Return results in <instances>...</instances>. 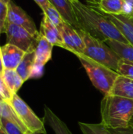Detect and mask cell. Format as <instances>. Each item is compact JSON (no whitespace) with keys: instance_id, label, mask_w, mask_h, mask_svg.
I'll return each mask as SVG.
<instances>
[{"instance_id":"44dd1931","label":"cell","mask_w":133,"mask_h":134,"mask_svg":"<svg viewBox=\"0 0 133 134\" xmlns=\"http://www.w3.org/2000/svg\"><path fill=\"white\" fill-rule=\"evenodd\" d=\"M78 125L82 134H114L101 122L98 124H92L79 122Z\"/></svg>"},{"instance_id":"6da1fadb","label":"cell","mask_w":133,"mask_h":134,"mask_svg":"<svg viewBox=\"0 0 133 134\" xmlns=\"http://www.w3.org/2000/svg\"><path fill=\"white\" fill-rule=\"evenodd\" d=\"M72 5L81 30L88 32L103 42L112 39L123 43H129L125 36L103 12L85 5L79 0L73 2Z\"/></svg>"},{"instance_id":"603a6c76","label":"cell","mask_w":133,"mask_h":134,"mask_svg":"<svg viewBox=\"0 0 133 134\" xmlns=\"http://www.w3.org/2000/svg\"><path fill=\"white\" fill-rule=\"evenodd\" d=\"M117 72L120 75L133 79V63L122 59L118 64Z\"/></svg>"},{"instance_id":"e0dca14e","label":"cell","mask_w":133,"mask_h":134,"mask_svg":"<svg viewBox=\"0 0 133 134\" xmlns=\"http://www.w3.org/2000/svg\"><path fill=\"white\" fill-rule=\"evenodd\" d=\"M35 60V52L34 49L27 52L22 60L20 61V64L16 68V71L22 78V79L25 82L31 78V71L34 65Z\"/></svg>"},{"instance_id":"83f0119b","label":"cell","mask_w":133,"mask_h":134,"mask_svg":"<svg viewBox=\"0 0 133 134\" xmlns=\"http://www.w3.org/2000/svg\"><path fill=\"white\" fill-rule=\"evenodd\" d=\"M37 4L42 9V10H43L50 2L49 0H34Z\"/></svg>"},{"instance_id":"ffe728a7","label":"cell","mask_w":133,"mask_h":134,"mask_svg":"<svg viewBox=\"0 0 133 134\" xmlns=\"http://www.w3.org/2000/svg\"><path fill=\"white\" fill-rule=\"evenodd\" d=\"M0 117L15 123L16 125L20 126L24 133L27 131V129L20 121L12 105L4 100H0Z\"/></svg>"},{"instance_id":"4fadbf2b","label":"cell","mask_w":133,"mask_h":134,"mask_svg":"<svg viewBox=\"0 0 133 134\" xmlns=\"http://www.w3.org/2000/svg\"><path fill=\"white\" fill-rule=\"evenodd\" d=\"M39 34L44 36L53 46H56L65 49V45L60 30L44 14L41 22Z\"/></svg>"},{"instance_id":"7a4b0ae2","label":"cell","mask_w":133,"mask_h":134,"mask_svg":"<svg viewBox=\"0 0 133 134\" xmlns=\"http://www.w3.org/2000/svg\"><path fill=\"white\" fill-rule=\"evenodd\" d=\"M101 123L109 130L125 129L129 126L133 117V100L104 95L100 103Z\"/></svg>"},{"instance_id":"9c48e42d","label":"cell","mask_w":133,"mask_h":134,"mask_svg":"<svg viewBox=\"0 0 133 134\" xmlns=\"http://www.w3.org/2000/svg\"><path fill=\"white\" fill-rule=\"evenodd\" d=\"M59 30L65 45V49L73 53L76 56L84 53L85 49V42L75 28L64 22Z\"/></svg>"},{"instance_id":"ac0fdd59","label":"cell","mask_w":133,"mask_h":134,"mask_svg":"<svg viewBox=\"0 0 133 134\" xmlns=\"http://www.w3.org/2000/svg\"><path fill=\"white\" fill-rule=\"evenodd\" d=\"M104 42L110 46L122 59L133 63V46L132 45L112 39H108Z\"/></svg>"},{"instance_id":"836d02e7","label":"cell","mask_w":133,"mask_h":134,"mask_svg":"<svg viewBox=\"0 0 133 134\" xmlns=\"http://www.w3.org/2000/svg\"><path fill=\"white\" fill-rule=\"evenodd\" d=\"M129 126H133V117H132V120H131V122H130V123H129Z\"/></svg>"},{"instance_id":"8fae6325","label":"cell","mask_w":133,"mask_h":134,"mask_svg":"<svg viewBox=\"0 0 133 134\" xmlns=\"http://www.w3.org/2000/svg\"><path fill=\"white\" fill-rule=\"evenodd\" d=\"M99 10L111 15H126L133 17V11L125 0H100L96 2Z\"/></svg>"},{"instance_id":"7402d4cb","label":"cell","mask_w":133,"mask_h":134,"mask_svg":"<svg viewBox=\"0 0 133 134\" xmlns=\"http://www.w3.org/2000/svg\"><path fill=\"white\" fill-rule=\"evenodd\" d=\"M42 11H43V14L45 15L49 19V20L56 27H57L58 29L60 28L62 25L63 24V23L65 22L63 20L60 13L56 10V9L51 3H49Z\"/></svg>"},{"instance_id":"d4e9b609","label":"cell","mask_w":133,"mask_h":134,"mask_svg":"<svg viewBox=\"0 0 133 134\" xmlns=\"http://www.w3.org/2000/svg\"><path fill=\"white\" fill-rule=\"evenodd\" d=\"M13 95L14 94L9 90L7 85L5 84L2 76V73H1L0 74V97L2 100L10 104L13 97Z\"/></svg>"},{"instance_id":"1f68e13d","label":"cell","mask_w":133,"mask_h":134,"mask_svg":"<svg viewBox=\"0 0 133 134\" xmlns=\"http://www.w3.org/2000/svg\"><path fill=\"white\" fill-rule=\"evenodd\" d=\"M1 1H2V2H4L5 3H6V4H8L11 0H1Z\"/></svg>"},{"instance_id":"484cf974","label":"cell","mask_w":133,"mask_h":134,"mask_svg":"<svg viewBox=\"0 0 133 134\" xmlns=\"http://www.w3.org/2000/svg\"><path fill=\"white\" fill-rule=\"evenodd\" d=\"M8 15V4L0 0V34L5 32Z\"/></svg>"},{"instance_id":"f1b7e54d","label":"cell","mask_w":133,"mask_h":134,"mask_svg":"<svg viewBox=\"0 0 133 134\" xmlns=\"http://www.w3.org/2000/svg\"><path fill=\"white\" fill-rule=\"evenodd\" d=\"M4 70L3 65H2V54H1V46H0V74L2 73Z\"/></svg>"},{"instance_id":"8d00e7d4","label":"cell","mask_w":133,"mask_h":134,"mask_svg":"<svg viewBox=\"0 0 133 134\" xmlns=\"http://www.w3.org/2000/svg\"><path fill=\"white\" fill-rule=\"evenodd\" d=\"M0 100H2V98H1V97H0Z\"/></svg>"},{"instance_id":"52a82bcc","label":"cell","mask_w":133,"mask_h":134,"mask_svg":"<svg viewBox=\"0 0 133 134\" xmlns=\"http://www.w3.org/2000/svg\"><path fill=\"white\" fill-rule=\"evenodd\" d=\"M53 47V46L44 36L40 34L38 35L34 49V65L33 67L30 79H38L42 75L44 66L52 58Z\"/></svg>"},{"instance_id":"7c38bea8","label":"cell","mask_w":133,"mask_h":134,"mask_svg":"<svg viewBox=\"0 0 133 134\" xmlns=\"http://www.w3.org/2000/svg\"><path fill=\"white\" fill-rule=\"evenodd\" d=\"M49 1L60 13L63 20L67 24H68L76 30H81V27L78 21L76 14L74 13L72 2L70 0H49Z\"/></svg>"},{"instance_id":"d590c367","label":"cell","mask_w":133,"mask_h":134,"mask_svg":"<svg viewBox=\"0 0 133 134\" xmlns=\"http://www.w3.org/2000/svg\"><path fill=\"white\" fill-rule=\"evenodd\" d=\"M70 1H71V2H75V1H77V0H70Z\"/></svg>"},{"instance_id":"9a60e30c","label":"cell","mask_w":133,"mask_h":134,"mask_svg":"<svg viewBox=\"0 0 133 134\" xmlns=\"http://www.w3.org/2000/svg\"><path fill=\"white\" fill-rule=\"evenodd\" d=\"M109 94L133 100V79L119 75Z\"/></svg>"},{"instance_id":"5bb4252c","label":"cell","mask_w":133,"mask_h":134,"mask_svg":"<svg viewBox=\"0 0 133 134\" xmlns=\"http://www.w3.org/2000/svg\"><path fill=\"white\" fill-rule=\"evenodd\" d=\"M107 17L118 27L129 43L133 46V24L126 15H111L105 13Z\"/></svg>"},{"instance_id":"8992f818","label":"cell","mask_w":133,"mask_h":134,"mask_svg":"<svg viewBox=\"0 0 133 134\" xmlns=\"http://www.w3.org/2000/svg\"><path fill=\"white\" fill-rule=\"evenodd\" d=\"M5 33L6 43L13 45L26 53L35 49L38 37L32 35L26 29L13 24L6 23Z\"/></svg>"},{"instance_id":"cb8c5ba5","label":"cell","mask_w":133,"mask_h":134,"mask_svg":"<svg viewBox=\"0 0 133 134\" xmlns=\"http://www.w3.org/2000/svg\"><path fill=\"white\" fill-rule=\"evenodd\" d=\"M1 120L2 129L7 134H24L23 130L15 123L9 122L4 118H1Z\"/></svg>"},{"instance_id":"2e32d148","label":"cell","mask_w":133,"mask_h":134,"mask_svg":"<svg viewBox=\"0 0 133 134\" xmlns=\"http://www.w3.org/2000/svg\"><path fill=\"white\" fill-rule=\"evenodd\" d=\"M45 120L54 131L55 134H72L64 122H63L47 106L44 108Z\"/></svg>"},{"instance_id":"d6a6232c","label":"cell","mask_w":133,"mask_h":134,"mask_svg":"<svg viewBox=\"0 0 133 134\" xmlns=\"http://www.w3.org/2000/svg\"><path fill=\"white\" fill-rule=\"evenodd\" d=\"M24 134H35V133H31V132H30L29 130H27V132H25Z\"/></svg>"},{"instance_id":"30bf717a","label":"cell","mask_w":133,"mask_h":134,"mask_svg":"<svg viewBox=\"0 0 133 134\" xmlns=\"http://www.w3.org/2000/svg\"><path fill=\"white\" fill-rule=\"evenodd\" d=\"M26 52L20 48L6 43L1 46L2 60L4 69H16Z\"/></svg>"},{"instance_id":"5b68a950","label":"cell","mask_w":133,"mask_h":134,"mask_svg":"<svg viewBox=\"0 0 133 134\" xmlns=\"http://www.w3.org/2000/svg\"><path fill=\"white\" fill-rule=\"evenodd\" d=\"M10 104L27 130L35 134H46L44 122L34 113L31 108L17 93L13 95Z\"/></svg>"},{"instance_id":"e575fe53","label":"cell","mask_w":133,"mask_h":134,"mask_svg":"<svg viewBox=\"0 0 133 134\" xmlns=\"http://www.w3.org/2000/svg\"><path fill=\"white\" fill-rule=\"evenodd\" d=\"M2 128V120H1V117H0V130Z\"/></svg>"},{"instance_id":"d6986e66","label":"cell","mask_w":133,"mask_h":134,"mask_svg":"<svg viewBox=\"0 0 133 134\" xmlns=\"http://www.w3.org/2000/svg\"><path fill=\"white\" fill-rule=\"evenodd\" d=\"M2 76L8 88L13 94L17 93L24 82L16 69H4Z\"/></svg>"},{"instance_id":"4316f807","label":"cell","mask_w":133,"mask_h":134,"mask_svg":"<svg viewBox=\"0 0 133 134\" xmlns=\"http://www.w3.org/2000/svg\"><path fill=\"white\" fill-rule=\"evenodd\" d=\"M111 132L114 134H133V126H129L125 129H118V130H110Z\"/></svg>"},{"instance_id":"f546056e","label":"cell","mask_w":133,"mask_h":134,"mask_svg":"<svg viewBox=\"0 0 133 134\" xmlns=\"http://www.w3.org/2000/svg\"><path fill=\"white\" fill-rule=\"evenodd\" d=\"M125 2L130 6V8L132 9L133 11V0H125Z\"/></svg>"},{"instance_id":"277c9868","label":"cell","mask_w":133,"mask_h":134,"mask_svg":"<svg viewBox=\"0 0 133 134\" xmlns=\"http://www.w3.org/2000/svg\"><path fill=\"white\" fill-rule=\"evenodd\" d=\"M77 57L85 68L92 85L104 95L109 94L119 74L85 56L78 55Z\"/></svg>"},{"instance_id":"ba28073f","label":"cell","mask_w":133,"mask_h":134,"mask_svg":"<svg viewBox=\"0 0 133 134\" xmlns=\"http://www.w3.org/2000/svg\"><path fill=\"white\" fill-rule=\"evenodd\" d=\"M6 23L13 24L26 29L32 35L38 37L39 31H38L35 24L27 13L19 5L10 1L8 3V15Z\"/></svg>"},{"instance_id":"3957f363","label":"cell","mask_w":133,"mask_h":134,"mask_svg":"<svg viewBox=\"0 0 133 134\" xmlns=\"http://www.w3.org/2000/svg\"><path fill=\"white\" fill-rule=\"evenodd\" d=\"M77 31L82 37L85 44V51L81 55L117 71L122 58L104 42L92 36L83 30Z\"/></svg>"},{"instance_id":"4dcf8cb0","label":"cell","mask_w":133,"mask_h":134,"mask_svg":"<svg viewBox=\"0 0 133 134\" xmlns=\"http://www.w3.org/2000/svg\"><path fill=\"white\" fill-rule=\"evenodd\" d=\"M0 134H7V133H5V132L4 131V130H3V129L2 128V129L0 130Z\"/></svg>"}]
</instances>
